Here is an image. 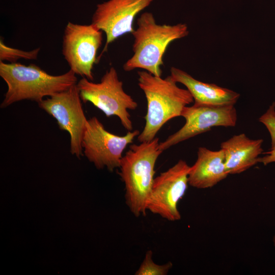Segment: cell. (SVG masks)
I'll return each mask as SVG.
<instances>
[{"label":"cell","instance_id":"obj_1","mask_svg":"<svg viewBox=\"0 0 275 275\" xmlns=\"http://www.w3.org/2000/svg\"><path fill=\"white\" fill-rule=\"evenodd\" d=\"M138 74V85L147 103L145 124L138 136L141 143L153 140L167 122L181 116L184 107L193 102L194 98L187 89L179 88L170 75L162 78L145 70Z\"/></svg>","mask_w":275,"mask_h":275},{"label":"cell","instance_id":"obj_2","mask_svg":"<svg viewBox=\"0 0 275 275\" xmlns=\"http://www.w3.org/2000/svg\"><path fill=\"white\" fill-rule=\"evenodd\" d=\"M75 75L69 70L63 74L52 75L36 65L26 66L0 61V76L8 87L1 107L23 100L38 103L45 97L51 96L76 84Z\"/></svg>","mask_w":275,"mask_h":275},{"label":"cell","instance_id":"obj_3","mask_svg":"<svg viewBox=\"0 0 275 275\" xmlns=\"http://www.w3.org/2000/svg\"><path fill=\"white\" fill-rule=\"evenodd\" d=\"M138 27L132 32L134 38L133 54L123 65L125 71L137 68L161 76L163 57L169 44L187 36V25L159 24L152 13L144 12L137 19Z\"/></svg>","mask_w":275,"mask_h":275},{"label":"cell","instance_id":"obj_4","mask_svg":"<svg viewBox=\"0 0 275 275\" xmlns=\"http://www.w3.org/2000/svg\"><path fill=\"white\" fill-rule=\"evenodd\" d=\"M159 139L131 144L123 156L119 174L125 185V203L135 216L146 214L151 191L156 162L162 153Z\"/></svg>","mask_w":275,"mask_h":275},{"label":"cell","instance_id":"obj_5","mask_svg":"<svg viewBox=\"0 0 275 275\" xmlns=\"http://www.w3.org/2000/svg\"><path fill=\"white\" fill-rule=\"evenodd\" d=\"M77 86L84 102H91L107 117L117 116L125 129L133 130L128 110L135 109L138 104L124 91L123 82L114 67L105 72L99 82L95 83L82 77Z\"/></svg>","mask_w":275,"mask_h":275},{"label":"cell","instance_id":"obj_6","mask_svg":"<svg viewBox=\"0 0 275 275\" xmlns=\"http://www.w3.org/2000/svg\"><path fill=\"white\" fill-rule=\"evenodd\" d=\"M103 32L92 23L79 24L68 22L63 35L62 54L75 74L93 80V68L102 45Z\"/></svg>","mask_w":275,"mask_h":275},{"label":"cell","instance_id":"obj_7","mask_svg":"<svg viewBox=\"0 0 275 275\" xmlns=\"http://www.w3.org/2000/svg\"><path fill=\"white\" fill-rule=\"evenodd\" d=\"M140 134L138 130L119 136L107 131L96 117L88 120L82 141L83 153L98 169L110 172L120 167L123 152Z\"/></svg>","mask_w":275,"mask_h":275},{"label":"cell","instance_id":"obj_8","mask_svg":"<svg viewBox=\"0 0 275 275\" xmlns=\"http://www.w3.org/2000/svg\"><path fill=\"white\" fill-rule=\"evenodd\" d=\"M40 108L54 118L62 130L70 136V152L83 155L82 138L88 120L84 112L77 84L38 103Z\"/></svg>","mask_w":275,"mask_h":275},{"label":"cell","instance_id":"obj_9","mask_svg":"<svg viewBox=\"0 0 275 275\" xmlns=\"http://www.w3.org/2000/svg\"><path fill=\"white\" fill-rule=\"evenodd\" d=\"M190 167L180 159L154 178L147 210L169 221L180 220L178 204L187 190Z\"/></svg>","mask_w":275,"mask_h":275},{"label":"cell","instance_id":"obj_10","mask_svg":"<svg viewBox=\"0 0 275 275\" xmlns=\"http://www.w3.org/2000/svg\"><path fill=\"white\" fill-rule=\"evenodd\" d=\"M181 116L184 125L177 131L159 143V148H169L197 135L210 130L213 127H233L237 122V112L234 104L223 105L195 104L184 107Z\"/></svg>","mask_w":275,"mask_h":275},{"label":"cell","instance_id":"obj_11","mask_svg":"<svg viewBox=\"0 0 275 275\" xmlns=\"http://www.w3.org/2000/svg\"><path fill=\"white\" fill-rule=\"evenodd\" d=\"M153 1L108 0L97 5L91 23L106 36L105 44L98 61L111 43L127 33H132L135 16Z\"/></svg>","mask_w":275,"mask_h":275},{"label":"cell","instance_id":"obj_12","mask_svg":"<svg viewBox=\"0 0 275 275\" xmlns=\"http://www.w3.org/2000/svg\"><path fill=\"white\" fill-rule=\"evenodd\" d=\"M229 174L225 163V155L222 149L212 151L200 147L197 159L190 167L188 184L199 189L210 188L225 179Z\"/></svg>","mask_w":275,"mask_h":275},{"label":"cell","instance_id":"obj_13","mask_svg":"<svg viewBox=\"0 0 275 275\" xmlns=\"http://www.w3.org/2000/svg\"><path fill=\"white\" fill-rule=\"evenodd\" d=\"M262 139L251 140L244 133L235 135L221 144L228 174L243 172L258 163L262 153Z\"/></svg>","mask_w":275,"mask_h":275},{"label":"cell","instance_id":"obj_14","mask_svg":"<svg viewBox=\"0 0 275 275\" xmlns=\"http://www.w3.org/2000/svg\"><path fill=\"white\" fill-rule=\"evenodd\" d=\"M170 75L175 81L186 87L192 95L195 104L235 105L240 97L239 93L233 90L214 84L202 82L185 71L174 67L170 69Z\"/></svg>","mask_w":275,"mask_h":275},{"label":"cell","instance_id":"obj_15","mask_svg":"<svg viewBox=\"0 0 275 275\" xmlns=\"http://www.w3.org/2000/svg\"><path fill=\"white\" fill-rule=\"evenodd\" d=\"M153 252L148 250L135 275H167L173 267L171 261L160 265L155 263L152 259Z\"/></svg>","mask_w":275,"mask_h":275},{"label":"cell","instance_id":"obj_16","mask_svg":"<svg viewBox=\"0 0 275 275\" xmlns=\"http://www.w3.org/2000/svg\"><path fill=\"white\" fill-rule=\"evenodd\" d=\"M40 48H37L30 51H24L12 48L6 45L3 40H0V61H9L16 63L18 60H36L40 51Z\"/></svg>","mask_w":275,"mask_h":275},{"label":"cell","instance_id":"obj_17","mask_svg":"<svg viewBox=\"0 0 275 275\" xmlns=\"http://www.w3.org/2000/svg\"><path fill=\"white\" fill-rule=\"evenodd\" d=\"M259 121L266 127L271 137V148L275 147V102L259 118Z\"/></svg>","mask_w":275,"mask_h":275},{"label":"cell","instance_id":"obj_18","mask_svg":"<svg viewBox=\"0 0 275 275\" xmlns=\"http://www.w3.org/2000/svg\"><path fill=\"white\" fill-rule=\"evenodd\" d=\"M265 155L262 157H259L258 163H261L264 166H266L270 163L275 162V147L271 148L270 150L265 153Z\"/></svg>","mask_w":275,"mask_h":275},{"label":"cell","instance_id":"obj_19","mask_svg":"<svg viewBox=\"0 0 275 275\" xmlns=\"http://www.w3.org/2000/svg\"><path fill=\"white\" fill-rule=\"evenodd\" d=\"M272 241H273L274 246H275V234L274 235L273 237Z\"/></svg>","mask_w":275,"mask_h":275}]
</instances>
